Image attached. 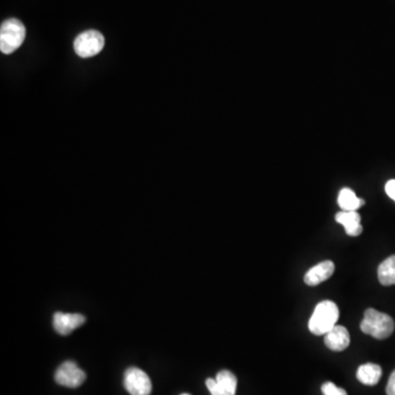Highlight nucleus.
<instances>
[{"mask_svg": "<svg viewBox=\"0 0 395 395\" xmlns=\"http://www.w3.org/2000/svg\"><path fill=\"white\" fill-rule=\"evenodd\" d=\"M339 318L338 306L331 301L318 303L308 321V329L316 336L326 335L336 326Z\"/></svg>", "mask_w": 395, "mask_h": 395, "instance_id": "obj_1", "label": "nucleus"}, {"mask_svg": "<svg viewBox=\"0 0 395 395\" xmlns=\"http://www.w3.org/2000/svg\"><path fill=\"white\" fill-rule=\"evenodd\" d=\"M362 333L375 339H385L394 331V321L387 314L381 313L375 308H368L364 312V320L360 323Z\"/></svg>", "mask_w": 395, "mask_h": 395, "instance_id": "obj_2", "label": "nucleus"}, {"mask_svg": "<svg viewBox=\"0 0 395 395\" xmlns=\"http://www.w3.org/2000/svg\"><path fill=\"white\" fill-rule=\"evenodd\" d=\"M26 39V27L16 18L3 21L0 28V50L3 54H13Z\"/></svg>", "mask_w": 395, "mask_h": 395, "instance_id": "obj_3", "label": "nucleus"}, {"mask_svg": "<svg viewBox=\"0 0 395 395\" xmlns=\"http://www.w3.org/2000/svg\"><path fill=\"white\" fill-rule=\"evenodd\" d=\"M105 47V38L96 30L82 32L75 39L74 50L82 59H88L99 54Z\"/></svg>", "mask_w": 395, "mask_h": 395, "instance_id": "obj_4", "label": "nucleus"}, {"mask_svg": "<svg viewBox=\"0 0 395 395\" xmlns=\"http://www.w3.org/2000/svg\"><path fill=\"white\" fill-rule=\"evenodd\" d=\"M124 387L131 395H149L151 382L147 373L139 368H128L124 373Z\"/></svg>", "mask_w": 395, "mask_h": 395, "instance_id": "obj_5", "label": "nucleus"}, {"mask_svg": "<svg viewBox=\"0 0 395 395\" xmlns=\"http://www.w3.org/2000/svg\"><path fill=\"white\" fill-rule=\"evenodd\" d=\"M86 373L74 362H65L55 372V381L67 387H78L85 382Z\"/></svg>", "mask_w": 395, "mask_h": 395, "instance_id": "obj_6", "label": "nucleus"}, {"mask_svg": "<svg viewBox=\"0 0 395 395\" xmlns=\"http://www.w3.org/2000/svg\"><path fill=\"white\" fill-rule=\"evenodd\" d=\"M85 322V316L82 314L57 312L53 316V326H54L55 331L63 336L70 335L72 331L77 329Z\"/></svg>", "mask_w": 395, "mask_h": 395, "instance_id": "obj_7", "label": "nucleus"}, {"mask_svg": "<svg viewBox=\"0 0 395 395\" xmlns=\"http://www.w3.org/2000/svg\"><path fill=\"white\" fill-rule=\"evenodd\" d=\"M335 271V264L331 260L320 262V264L311 268L306 276H304V283L311 287L320 285L333 276Z\"/></svg>", "mask_w": 395, "mask_h": 395, "instance_id": "obj_8", "label": "nucleus"}, {"mask_svg": "<svg viewBox=\"0 0 395 395\" xmlns=\"http://www.w3.org/2000/svg\"><path fill=\"white\" fill-rule=\"evenodd\" d=\"M324 341L326 347L333 352H343L350 344V336L346 327L336 325L326 334Z\"/></svg>", "mask_w": 395, "mask_h": 395, "instance_id": "obj_9", "label": "nucleus"}, {"mask_svg": "<svg viewBox=\"0 0 395 395\" xmlns=\"http://www.w3.org/2000/svg\"><path fill=\"white\" fill-rule=\"evenodd\" d=\"M337 223L344 226L349 237H359L362 233V218L357 211H341L335 216Z\"/></svg>", "mask_w": 395, "mask_h": 395, "instance_id": "obj_10", "label": "nucleus"}, {"mask_svg": "<svg viewBox=\"0 0 395 395\" xmlns=\"http://www.w3.org/2000/svg\"><path fill=\"white\" fill-rule=\"evenodd\" d=\"M382 375V369L375 364H362L357 370V379L362 385H375L379 382Z\"/></svg>", "mask_w": 395, "mask_h": 395, "instance_id": "obj_11", "label": "nucleus"}, {"mask_svg": "<svg viewBox=\"0 0 395 395\" xmlns=\"http://www.w3.org/2000/svg\"><path fill=\"white\" fill-rule=\"evenodd\" d=\"M216 381L222 395L237 394V379L229 370L218 372Z\"/></svg>", "mask_w": 395, "mask_h": 395, "instance_id": "obj_12", "label": "nucleus"}, {"mask_svg": "<svg viewBox=\"0 0 395 395\" xmlns=\"http://www.w3.org/2000/svg\"><path fill=\"white\" fill-rule=\"evenodd\" d=\"M364 204V200L357 197L356 193L349 188L341 190L338 195V206L343 211H357Z\"/></svg>", "mask_w": 395, "mask_h": 395, "instance_id": "obj_13", "label": "nucleus"}, {"mask_svg": "<svg viewBox=\"0 0 395 395\" xmlns=\"http://www.w3.org/2000/svg\"><path fill=\"white\" fill-rule=\"evenodd\" d=\"M378 278L382 285H395V255L381 262L378 268Z\"/></svg>", "mask_w": 395, "mask_h": 395, "instance_id": "obj_14", "label": "nucleus"}, {"mask_svg": "<svg viewBox=\"0 0 395 395\" xmlns=\"http://www.w3.org/2000/svg\"><path fill=\"white\" fill-rule=\"evenodd\" d=\"M322 392L324 395H347L346 391L336 387L333 382H325L322 385Z\"/></svg>", "mask_w": 395, "mask_h": 395, "instance_id": "obj_15", "label": "nucleus"}, {"mask_svg": "<svg viewBox=\"0 0 395 395\" xmlns=\"http://www.w3.org/2000/svg\"><path fill=\"white\" fill-rule=\"evenodd\" d=\"M207 387L210 391L211 395H222L220 390H218V385L214 379H208L206 381Z\"/></svg>", "mask_w": 395, "mask_h": 395, "instance_id": "obj_16", "label": "nucleus"}, {"mask_svg": "<svg viewBox=\"0 0 395 395\" xmlns=\"http://www.w3.org/2000/svg\"><path fill=\"white\" fill-rule=\"evenodd\" d=\"M385 193L389 197L395 201V180H389L385 185Z\"/></svg>", "mask_w": 395, "mask_h": 395, "instance_id": "obj_17", "label": "nucleus"}, {"mask_svg": "<svg viewBox=\"0 0 395 395\" xmlns=\"http://www.w3.org/2000/svg\"><path fill=\"white\" fill-rule=\"evenodd\" d=\"M387 394L395 395V370L392 372V375H390V379H389V382H387Z\"/></svg>", "mask_w": 395, "mask_h": 395, "instance_id": "obj_18", "label": "nucleus"}, {"mask_svg": "<svg viewBox=\"0 0 395 395\" xmlns=\"http://www.w3.org/2000/svg\"><path fill=\"white\" fill-rule=\"evenodd\" d=\"M181 395H190V394H187V393H184V394Z\"/></svg>", "mask_w": 395, "mask_h": 395, "instance_id": "obj_19", "label": "nucleus"}]
</instances>
